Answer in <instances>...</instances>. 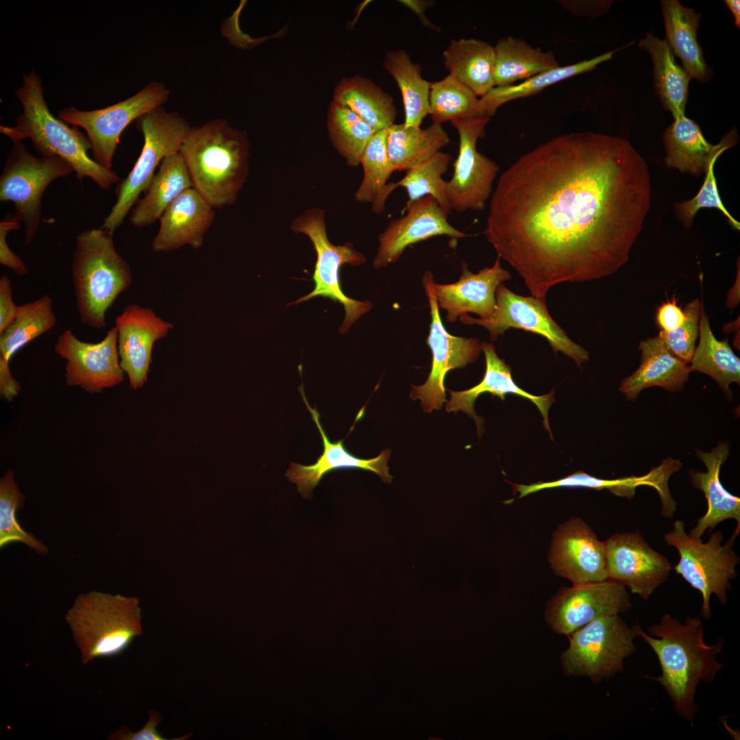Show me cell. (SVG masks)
Wrapping results in <instances>:
<instances>
[{
  "instance_id": "cell-40",
  "label": "cell",
  "mask_w": 740,
  "mask_h": 740,
  "mask_svg": "<svg viewBox=\"0 0 740 740\" xmlns=\"http://www.w3.org/2000/svg\"><path fill=\"white\" fill-rule=\"evenodd\" d=\"M430 114L432 123L491 118L483 102L468 87L451 75L430 82Z\"/></svg>"
},
{
  "instance_id": "cell-20",
  "label": "cell",
  "mask_w": 740,
  "mask_h": 740,
  "mask_svg": "<svg viewBox=\"0 0 740 740\" xmlns=\"http://www.w3.org/2000/svg\"><path fill=\"white\" fill-rule=\"evenodd\" d=\"M406 214L392 220L378 236L379 247L373 260L375 269L395 262L405 249L432 237L446 236L459 239L467 236L448 221V213L431 196L406 205Z\"/></svg>"
},
{
  "instance_id": "cell-30",
  "label": "cell",
  "mask_w": 740,
  "mask_h": 740,
  "mask_svg": "<svg viewBox=\"0 0 740 740\" xmlns=\"http://www.w3.org/2000/svg\"><path fill=\"white\" fill-rule=\"evenodd\" d=\"M661 5L665 41L673 54L679 58L691 78L702 83L708 82L712 73L697 38L701 15L677 0H663Z\"/></svg>"
},
{
  "instance_id": "cell-37",
  "label": "cell",
  "mask_w": 740,
  "mask_h": 740,
  "mask_svg": "<svg viewBox=\"0 0 740 740\" xmlns=\"http://www.w3.org/2000/svg\"><path fill=\"white\" fill-rule=\"evenodd\" d=\"M698 338L699 343L690 362L691 371L710 376L728 399H731L730 384L740 383V359L727 340L719 341L715 336L704 306L701 310Z\"/></svg>"
},
{
  "instance_id": "cell-7",
  "label": "cell",
  "mask_w": 740,
  "mask_h": 740,
  "mask_svg": "<svg viewBox=\"0 0 740 740\" xmlns=\"http://www.w3.org/2000/svg\"><path fill=\"white\" fill-rule=\"evenodd\" d=\"M737 525L726 543L720 530L712 533L706 543L701 539L691 537L685 531L684 523L676 520L671 530L664 536L666 543L675 547L680 559L675 566L680 574L702 597L701 616L710 619L712 616L711 597L716 596L721 604L727 603V591L730 581L737 575L736 567L739 558L733 550L735 540L739 534Z\"/></svg>"
},
{
  "instance_id": "cell-17",
  "label": "cell",
  "mask_w": 740,
  "mask_h": 740,
  "mask_svg": "<svg viewBox=\"0 0 740 740\" xmlns=\"http://www.w3.org/2000/svg\"><path fill=\"white\" fill-rule=\"evenodd\" d=\"M54 351L66 360L65 380L69 386H79L90 393H101L123 380L115 327L97 343L84 342L66 329L58 336Z\"/></svg>"
},
{
  "instance_id": "cell-31",
  "label": "cell",
  "mask_w": 740,
  "mask_h": 740,
  "mask_svg": "<svg viewBox=\"0 0 740 740\" xmlns=\"http://www.w3.org/2000/svg\"><path fill=\"white\" fill-rule=\"evenodd\" d=\"M190 188H193V182L181 153L166 156L158 166L145 195L133 207L131 223L136 227L153 223L174 200Z\"/></svg>"
},
{
  "instance_id": "cell-15",
  "label": "cell",
  "mask_w": 740,
  "mask_h": 740,
  "mask_svg": "<svg viewBox=\"0 0 740 740\" xmlns=\"http://www.w3.org/2000/svg\"><path fill=\"white\" fill-rule=\"evenodd\" d=\"M490 119L452 122L458 132L459 147L452 177L445 182V194L451 210L458 213L482 210L493 192L500 168L477 149V142L484 136Z\"/></svg>"
},
{
  "instance_id": "cell-32",
  "label": "cell",
  "mask_w": 740,
  "mask_h": 740,
  "mask_svg": "<svg viewBox=\"0 0 740 740\" xmlns=\"http://www.w3.org/2000/svg\"><path fill=\"white\" fill-rule=\"evenodd\" d=\"M449 74L456 78L478 97L495 87L494 47L477 39L452 40L443 53Z\"/></svg>"
},
{
  "instance_id": "cell-4",
  "label": "cell",
  "mask_w": 740,
  "mask_h": 740,
  "mask_svg": "<svg viewBox=\"0 0 740 740\" xmlns=\"http://www.w3.org/2000/svg\"><path fill=\"white\" fill-rule=\"evenodd\" d=\"M180 152L193 187L212 208L235 201L247 172L248 141L244 132L216 119L191 127Z\"/></svg>"
},
{
  "instance_id": "cell-45",
  "label": "cell",
  "mask_w": 740,
  "mask_h": 740,
  "mask_svg": "<svg viewBox=\"0 0 740 740\" xmlns=\"http://www.w3.org/2000/svg\"><path fill=\"white\" fill-rule=\"evenodd\" d=\"M14 473L8 470L0 480V546L21 542L38 554L45 555L48 547L33 534L25 531L16 520V510L24 504L25 496L19 491Z\"/></svg>"
},
{
  "instance_id": "cell-21",
  "label": "cell",
  "mask_w": 740,
  "mask_h": 740,
  "mask_svg": "<svg viewBox=\"0 0 740 740\" xmlns=\"http://www.w3.org/2000/svg\"><path fill=\"white\" fill-rule=\"evenodd\" d=\"M114 327L120 366L131 388L137 389L147 380L153 344L165 337L173 325L149 308L130 304L116 317Z\"/></svg>"
},
{
  "instance_id": "cell-3",
  "label": "cell",
  "mask_w": 740,
  "mask_h": 740,
  "mask_svg": "<svg viewBox=\"0 0 740 740\" xmlns=\"http://www.w3.org/2000/svg\"><path fill=\"white\" fill-rule=\"evenodd\" d=\"M23 85L16 90L23 106L14 126H0V132L12 141L29 138L41 156H56L69 163L82 181L92 179L101 188L109 190L119 176L90 157L91 144L77 126L69 127L49 111L44 98L42 79L34 71L23 73Z\"/></svg>"
},
{
  "instance_id": "cell-41",
  "label": "cell",
  "mask_w": 740,
  "mask_h": 740,
  "mask_svg": "<svg viewBox=\"0 0 740 740\" xmlns=\"http://www.w3.org/2000/svg\"><path fill=\"white\" fill-rule=\"evenodd\" d=\"M387 128L378 131L367 145L360 159L363 167L362 181L355 193L361 203H369L374 212L380 213L390 194L387 180L394 172L386 147Z\"/></svg>"
},
{
  "instance_id": "cell-52",
  "label": "cell",
  "mask_w": 740,
  "mask_h": 740,
  "mask_svg": "<svg viewBox=\"0 0 740 740\" xmlns=\"http://www.w3.org/2000/svg\"><path fill=\"white\" fill-rule=\"evenodd\" d=\"M560 4L569 12L578 16H595L607 12L610 1H560Z\"/></svg>"
},
{
  "instance_id": "cell-48",
  "label": "cell",
  "mask_w": 740,
  "mask_h": 740,
  "mask_svg": "<svg viewBox=\"0 0 740 740\" xmlns=\"http://www.w3.org/2000/svg\"><path fill=\"white\" fill-rule=\"evenodd\" d=\"M21 228V222L16 221L10 213L6 214L0 222V263L12 269L16 275H25L28 269L22 258L9 247L6 236L12 230Z\"/></svg>"
},
{
  "instance_id": "cell-46",
  "label": "cell",
  "mask_w": 740,
  "mask_h": 740,
  "mask_svg": "<svg viewBox=\"0 0 740 740\" xmlns=\"http://www.w3.org/2000/svg\"><path fill=\"white\" fill-rule=\"evenodd\" d=\"M719 157H715L711 162L705 174L704 181L698 193L692 199L676 203L674 209L684 227L692 226L696 213L702 208H716L728 219V223L735 230H739V223L733 218L723 204L714 173V166Z\"/></svg>"
},
{
  "instance_id": "cell-27",
  "label": "cell",
  "mask_w": 740,
  "mask_h": 740,
  "mask_svg": "<svg viewBox=\"0 0 740 740\" xmlns=\"http://www.w3.org/2000/svg\"><path fill=\"white\" fill-rule=\"evenodd\" d=\"M57 323L53 301L48 295L20 306L12 323L0 334V393L12 400L21 389L10 373L11 358L21 347L51 330Z\"/></svg>"
},
{
  "instance_id": "cell-18",
  "label": "cell",
  "mask_w": 740,
  "mask_h": 740,
  "mask_svg": "<svg viewBox=\"0 0 740 740\" xmlns=\"http://www.w3.org/2000/svg\"><path fill=\"white\" fill-rule=\"evenodd\" d=\"M608 580L648 600L669 575L671 566L639 531L615 533L605 541Z\"/></svg>"
},
{
  "instance_id": "cell-5",
  "label": "cell",
  "mask_w": 740,
  "mask_h": 740,
  "mask_svg": "<svg viewBox=\"0 0 740 740\" xmlns=\"http://www.w3.org/2000/svg\"><path fill=\"white\" fill-rule=\"evenodd\" d=\"M114 232L103 227L79 233L71 276L81 321L94 329L106 327V314L132 282L130 266L115 249Z\"/></svg>"
},
{
  "instance_id": "cell-11",
  "label": "cell",
  "mask_w": 740,
  "mask_h": 740,
  "mask_svg": "<svg viewBox=\"0 0 740 740\" xmlns=\"http://www.w3.org/2000/svg\"><path fill=\"white\" fill-rule=\"evenodd\" d=\"M291 228L296 233L304 234L310 238L317 253V262L312 276L314 289L289 304L306 301L315 297H326L340 303L344 308L345 314L339 332L345 334L362 315L371 310L372 304L369 301L353 299L343 292L340 269L345 264H363L365 258L354 248L351 243L334 245L330 242L326 234L323 212L319 209H310L302 213L293 221Z\"/></svg>"
},
{
  "instance_id": "cell-10",
  "label": "cell",
  "mask_w": 740,
  "mask_h": 740,
  "mask_svg": "<svg viewBox=\"0 0 740 740\" xmlns=\"http://www.w3.org/2000/svg\"><path fill=\"white\" fill-rule=\"evenodd\" d=\"M73 167L56 156L32 155L23 140L12 141L0 176V201L13 204L14 219L25 225L24 245L31 244L41 222L42 198L49 185Z\"/></svg>"
},
{
  "instance_id": "cell-24",
  "label": "cell",
  "mask_w": 740,
  "mask_h": 740,
  "mask_svg": "<svg viewBox=\"0 0 740 740\" xmlns=\"http://www.w3.org/2000/svg\"><path fill=\"white\" fill-rule=\"evenodd\" d=\"M213 208L193 187L186 190L160 217L159 230L151 242L152 249L165 253L184 245L200 248L214 219Z\"/></svg>"
},
{
  "instance_id": "cell-23",
  "label": "cell",
  "mask_w": 740,
  "mask_h": 740,
  "mask_svg": "<svg viewBox=\"0 0 740 740\" xmlns=\"http://www.w3.org/2000/svg\"><path fill=\"white\" fill-rule=\"evenodd\" d=\"M303 402L312 416V419L317 426L321 436L323 452L315 463L311 465H302L291 463L285 476L288 480L297 485V491L303 497L310 498L313 489L319 484L321 478L328 473L338 469H360L370 471L377 474L384 482L391 483L393 476L389 473L387 466L391 450L384 449L373 458H360L349 452L343 444V439L337 442H331L319 421V414L317 408H312L305 395L303 384L299 387Z\"/></svg>"
},
{
  "instance_id": "cell-25",
  "label": "cell",
  "mask_w": 740,
  "mask_h": 740,
  "mask_svg": "<svg viewBox=\"0 0 740 740\" xmlns=\"http://www.w3.org/2000/svg\"><path fill=\"white\" fill-rule=\"evenodd\" d=\"M482 351L484 352L486 369L482 381L473 387L455 391L448 390L450 399L445 406L448 412L462 411L472 417L477 425L479 435L482 432V419L479 417L474 410V403L477 398L484 393H489L504 400L508 394H513L529 399L538 408L543 417L545 428L550 432L548 410L554 402V390L544 395H532L520 388L513 380L510 367L500 359L496 354L495 347L491 343L482 342Z\"/></svg>"
},
{
  "instance_id": "cell-26",
  "label": "cell",
  "mask_w": 740,
  "mask_h": 740,
  "mask_svg": "<svg viewBox=\"0 0 740 740\" xmlns=\"http://www.w3.org/2000/svg\"><path fill=\"white\" fill-rule=\"evenodd\" d=\"M663 142L667 167L699 176L706 173L713 158L737 143V135L731 130L713 145L704 138L698 125L684 114L674 119L664 132Z\"/></svg>"
},
{
  "instance_id": "cell-38",
  "label": "cell",
  "mask_w": 740,
  "mask_h": 740,
  "mask_svg": "<svg viewBox=\"0 0 740 740\" xmlns=\"http://www.w3.org/2000/svg\"><path fill=\"white\" fill-rule=\"evenodd\" d=\"M383 65L399 87L403 99L406 127H421L430 114V82L422 77L421 67L406 51H388Z\"/></svg>"
},
{
  "instance_id": "cell-39",
  "label": "cell",
  "mask_w": 740,
  "mask_h": 740,
  "mask_svg": "<svg viewBox=\"0 0 740 740\" xmlns=\"http://www.w3.org/2000/svg\"><path fill=\"white\" fill-rule=\"evenodd\" d=\"M614 52L608 51L591 59L563 66H559L535 75L515 85L494 87L480 98L487 113L491 117L504 103L530 97L559 82L592 71L599 64L611 59Z\"/></svg>"
},
{
  "instance_id": "cell-44",
  "label": "cell",
  "mask_w": 740,
  "mask_h": 740,
  "mask_svg": "<svg viewBox=\"0 0 740 740\" xmlns=\"http://www.w3.org/2000/svg\"><path fill=\"white\" fill-rule=\"evenodd\" d=\"M451 156L439 151L423 162L406 171V175L397 182H390L388 189L391 193L397 187L404 188L407 193L406 205L426 196H431L448 212L452 211L445 194V182L443 175L446 173Z\"/></svg>"
},
{
  "instance_id": "cell-49",
  "label": "cell",
  "mask_w": 740,
  "mask_h": 740,
  "mask_svg": "<svg viewBox=\"0 0 740 740\" xmlns=\"http://www.w3.org/2000/svg\"><path fill=\"white\" fill-rule=\"evenodd\" d=\"M149 720L140 730L133 732L127 726H121L111 733L108 739L112 740H167L157 730L162 717L156 710L149 711Z\"/></svg>"
},
{
  "instance_id": "cell-28",
  "label": "cell",
  "mask_w": 740,
  "mask_h": 740,
  "mask_svg": "<svg viewBox=\"0 0 740 740\" xmlns=\"http://www.w3.org/2000/svg\"><path fill=\"white\" fill-rule=\"evenodd\" d=\"M695 454L703 462L706 471L691 469L689 477L693 487L703 492L707 502V510L698 519L689 535L701 539L706 530H711L725 520L735 519L737 525H740V499L729 493L719 478L721 467L729 455V445L721 443L710 452L696 449Z\"/></svg>"
},
{
  "instance_id": "cell-42",
  "label": "cell",
  "mask_w": 740,
  "mask_h": 740,
  "mask_svg": "<svg viewBox=\"0 0 740 740\" xmlns=\"http://www.w3.org/2000/svg\"><path fill=\"white\" fill-rule=\"evenodd\" d=\"M667 482L666 474L659 466L652 468L641 476H630L613 480L598 478L583 471H578L555 481L536 482L528 485L521 484V493L528 495L541 490L558 487H582L596 490L607 489L611 493L631 499L634 496L636 489L640 486H649L657 493L662 492Z\"/></svg>"
},
{
  "instance_id": "cell-34",
  "label": "cell",
  "mask_w": 740,
  "mask_h": 740,
  "mask_svg": "<svg viewBox=\"0 0 740 740\" xmlns=\"http://www.w3.org/2000/svg\"><path fill=\"white\" fill-rule=\"evenodd\" d=\"M450 143L441 124L426 128L393 123L387 128L386 147L395 171H407L428 160Z\"/></svg>"
},
{
  "instance_id": "cell-53",
  "label": "cell",
  "mask_w": 740,
  "mask_h": 740,
  "mask_svg": "<svg viewBox=\"0 0 740 740\" xmlns=\"http://www.w3.org/2000/svg\"><path fill=\"white\" fill-rule=\"evenodd\" d=\"M739 279H740L739 278V262H738V269H737V278H736L734 285L732 286V287L730 288V290L729 291V292L728 293L727 299H726V306H727L728 308H731V309H733V308H736L737 306V305L739 304V298H740V294H739V292H740V291H739L740 290V280Z\"/></svg>"
},
{
  "instance_id": "cell-43",
  "label": "cell",
  "mask_w": 740,
  "mask_h": 740,
  "mask_svg": "<svg viewBox=\"0 0 740 740\" xmlns=\"http://www.w3.org/2000/svg\"><path fill=\"white\" fill-rule=\"evenodd\" d=\"M328 130L334 147L352 166H358L376 131L350 109L332 102Z\"/></svg>"
},
{
  "instance_id": "cell-19",
  "label": "cell",
  "mask_w": 740,
  "mask_h": 740,
  "mask_svg": "<svg viewBox=\"0 0 740 740\" xmlns=\"http://www.w3.org/2000/svg\"><path fill=\"white\" fill-rule=\"evenodd\" d=\"M548 561L558 576L573 585L608 580L605 541L579 517L560 523L553 533Z\"/></svg>"
},
{
  "instance_id": "cell-33",
  "label": "cell",
  "mask_w": 740,
  "mask_h": 740,
  "mask_svg": "<svg viewBox=\"0 0 740 740\" xmlns=\"http://www.w3.org/2000/svg\"><path fill=\"white\" fill-rule=\"evenodd\" d=\"M495 51V87L512 85L559 66L554 53L508 36L499 40Z\"/></svg>"
},
{
  "instance_id": "cell-50",
  "label": "cell",
  "mask_w": 740,
  "mask_h": 740,
  "mask_svg": "<svg viewBox=\"0 0 740 740\" xmlns=\"http://www.w3.org/2000/svg\"><path fill=\"white\" fill-rule=\"evenodd\" d=\"M20 306L12 299L11 280L6 275L0 278V334L2 333L16 317Z\"/></svg>"
},
{
  "instance_id": "cell-36",
  "label": "cell",
  "mask_w": 740,
  "mask_h": 740,
  "mask_svg": "<svg viewBox=\"0 0 740 740\" xmlns=\"http://www.w3.org/2000/svg\"><path fill=\"white\" fill-rule=\"evenodd\" d=\"M638 45L652 58L654 86L665 108L674 119L684 115L691 76L676 63L665 40L648 33Z\"/></svg>"
},
{
  "instance_id": "cell-54",
  "label": "cell",
  "mask_w": 740,
  "mask_h": 740,
  "mask_svg": "<svg viewBox=\"0 0 740 740\" xmlns=\"http://www.w3.org/2000/svg\"><path fill=\"white\" fill-rule=\"evenodd\" d=\"M399 2L404 4L405 6L408 7L410 10L417 14L422 20L423 23L430 25V23L424 15V11L428 6L429 3L424 1H412V0H404L399 1Z\"/></svg>"
},
{
  "instance_id": "cell-9",
  "label": "cell",
  "mask_w": 740,
  "mask_h": 740,
  "mask_svg": "<svg viewBox=\"0 0 740 740\" xmlns=\"http://www.w3.org/2000/svg\"><path fill=\"white\" fill-rule=\"evenodd\" d=\"M567 637L569 647L560 656L563 672L594 684L623 672L624 661L636 650L637 636L619 615L597 618Z\"/></svg>"
},
{
  "instance_id": "cell-12",
  "label": "cell",
  "mask_w": 740,
  "mask_h": 740,
  "mask_svg": "<svg viewBox=\"0 0 740 740\" xmlns=\"http://www.w3.org/2000/svg\"><path fill=\"white\" fill-rule=\"evenodd\" d=\"M169 90L164 84L151 82L134 95L101 109L83 111L74 107L62 109L58 118L83 128L91 144L92 158L112 169L114 152L124 130L134 120L162 106Z\"/></svg>"
},
{
  "instance_id": "cell-1",
  "label": "cell",
  "mask_w": 740,
  "mask_h": 740,
  "mask_svg": "<svg viewBox=\"0 0 740 740\" xmlns=\"http://www.w3.org/2000/svg\"><path fill=\"white\" fill-rule=\"evenodd\" d=\"M648 166L628 140L557 136L500 176L484 234L545 302L563 282L608 277L628 260L651 206Z\"/></svg>"
},
{
  "instance_id": "cell-8",
  "label": "cell",
  "mask_w": 740,
  "mask_h": 740,
  "mask_svg": "<svg viewBox=\"0 0 740 740\" xmlns=\"http://www.w3.org/2000/svg\"><path fill=\"white\" fill-rule=\"evenodd\" d=\"M136 127L144 137L142 151L128 175L117 184L116 202L101 226L113 232L147 190L156 168L166 156L180 151L191 129L185 118L167 112L162 106L139 117Z\"/></svg>"
},
{
  "instance_id": "cell-51",
  "label": "cell",
  "mask_w": 740,
  "mask_h": 740,
  "mask_svg": "<svg viewBox=\"0 0 740 740\" xmlns=\"http://www.w3.org/2000/svg\"><path fill=\"white\" fill-rule=\"evenodd\" d=\"M684 319V310L674 298L663 303L657 308L656 322L661 331H672L680 326Z\"/></svg>"
},
{
  "instance_id": "cell-6",
  "label": "cell",
  "mask_w": 740,
  "mask_h": 740,
  "mask_svg": "<svg viewBox=\"0 0 740 740\" xmlns=\"http://www.w3.org/2000/svg\"><path fill=\"white\" fill-rule=\"evenodd\" d=\"M65 619L86 664L116 656L143 634L137 597L92 591L75 600Z\"/></svg>"
},
{
  "instance_id": "cell-16",
  "label": "cell",
  "mask_w": 740,
  "mask_h": 740,
  "mask_svg": "<svg viewBox=\"0 0 740 740\" xmlns=\"http://www.w3.org/2000/svg\"><path fill=\"white\" fill-rule=\"evenodd\" d=\"M631 607L626 588L606 580L559 589L547 603L544 615L554 632L569 636L597 618L619 615Z\"/></svg>"
},
{
  "instance_id": "cell-13",
  "label": "cell",
  "mask_w": 740,
  "mask_h": 740,
  "mask_svg": "<svg viewBox=\"0 0 740 740\" xmlns=\"http://www.w3.org/2000/svg\"><path fill=\"white\" fill-rule=\"evenodd\" d=\"M495 299L496 306L490 317L476 319L465 314L459 321L484 327L492 342L510 328L521 329L544 337L554 352H562L578 366L589 360L588 352L574 342L552 319L546 302L532 295H517L502 284L496 290Z\"/></svg>"
},
{
  "instance_id": "cell-35",
  "label": "cell",
  "mask_w": 740,
  "mask_h": 740,
  "mask_svg": "<svg viewBox=\"0 0 740 740\" xmlns=\"http://www.w3.org/2000/svg\"><path fill=\"white\" fill-rule=\"evenodd\" d=\"M333 102L346 107L376 132L395 123L397 110L392 97L369 79L355 75L341 79Z\"/></svg>"
},
{
  "instance_id": "cell-47",
  "label": "cell",
  "mask_w": 740,
  "mask_h": 740,
  "mask_svg": "<svg viewBox=\"0 0 740 740\" xmlns=\"http://www.w3.org/2000/svg\"><path fill=\"white\" fill-rule=\"evenodd\" d=\"M702 307L700 299L692 300L683 310L685 314L683 323L672 331L661 330L658 335L668 350L686 364L690 363L696 347Z\"/></svg>"
},
{
  "instance_id": "cell-22",
  "label": "cell",
  "mask_w": 740,
  "mask_h": 740,
  "mask_svg": "<svg viewBox=\"0 0 740 740\" xmlns=\"http://www.w3.org/2000/svg\"><path fill=\"white\" fill-rule=\"evenodd\" d=\"M510 278V272L502 267L499 257L492 267H486L476 273L471 272L463 262L457 282L445 284L434 283L439 307L446 311L448 323L456 322L468 312L482 319L489 318L496 306L497 288Z\"/></svg>"
},
{
  "instance_id": "cell-2",
  "label": "cell",
  "mask_w": 740,
  "mask_h": 740,
  "mask_svg": "<svg viewBox=\"0 0 740 740\" xmlns=\"http://www.w3.org/2000/svg\"><path fill=\"white\" fill-rule=\"evenodd\" d=\"M701 617H687L682 623L667 613L648 628V633L638 622L632 627L658 660L661 674L650 678L660 683L675 711L691 724L698 709L695 700L698 686L713 682L724 667L717 660L724 642L721 637L713 645L704 642Z\"/></svg>"
},
{
  "instance_id": "cell-55",
  "label": "cell",
  "mask_w": 740,
  "mask_h": 740,
  "mask_svg": "<svg viewBox=\"0 0 740 740\" xmlns=\"http://www.w3.org/2000/svg\"><path fill=\"white\" fill-rule=\"evenodd\" d=\"M726 5L733 14L737 27L740 26V1L739 0H726Z\"/></svg>"
},
{
  "instance_id": "cell-14",
  "label": "cell",
  "mask_w": 740,
  "mask_h": 740,
  "mask_svg": "<svg viewBox=\"0 0 740 740\" xmlns=\"http://www.w3.org/2000/svg\"><path fill=\"white\" fill-rule=\"evenodd\" d=\"M433 274L423 273L422 284L428 298L431 321L427 344L432 352L431 369L422 385H411L410 397L419 399L424 412L439 410L446 401L445 380L452 369L463 368L474 362L482 351L478 338L456 336L449 333L441 318Z\"/></svg>"
},
{
  "instance_id": "cell-29",
  "label": "cell",
  "mask_w": 740,
  "mask_h": 740,
  "mask_svg": "<svg viewBox=\"0 0 740 740\" xmlns=\"http://www.w3.org/2000/svg\"><path fill=\"white\" fill-rule=\"evenodd\" d=\"M641 362L638 369L621 382L619 391L627 399L636 400L641 391L660 386L669 391H679L688 380L691 369L672 354L658 336L640 342Z\"/></svg>"
}]
</instances>
